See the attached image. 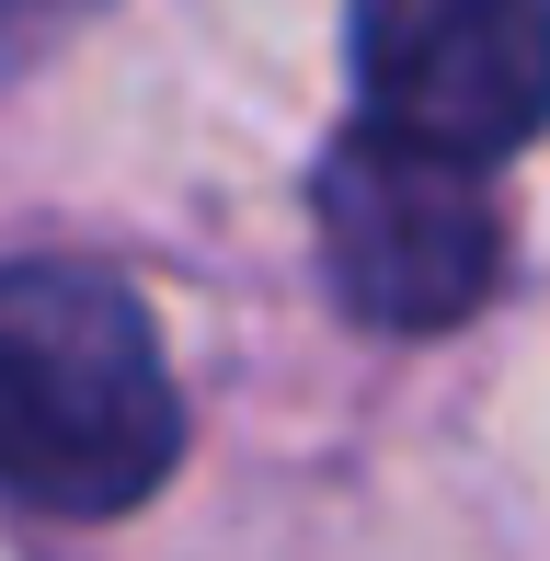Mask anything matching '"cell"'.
<instances>
[{"instance_id": "obj_1", "label": "cell", "mask_w": 550, "mask_h": 561, "mask_svg": "<svg viewBox=\"0 0 550 561\" xmlns=\"http://www.w3.org/2000/svg\"><path fill=\"white\" fill-rule=\"evenodd\" d=\"M184 458V390L138 287L104 264H0V481L46 516H127Z\"/></svg>"}, {"instance_id": "obj_2", "label": "cell", "mask_w": 550, "mask_h": 561, "mask_svg": "<svg viewBox=\"0 0 550 561\" xmlns=\"http://www.w3.org/2000/svg\"><path fill=\"white\" fill-rule=\"evenodd\" d=\"M367 138L493 172L550 138V0H356Z\"/></svg>"}, {"instance_id": "obj_4", "label": "cell", "mask_w": 550, "mask_h": 561, "mask_svg": "<svg viewBox=\"0 0 550 561\" xmlns=\"http://www.w3.org/2000/svg\"><path fill=\"white\" fill-rule=\"evenodd\" d=\"M23 12H58V0H0V23H23Z\"/></svg>"}, {"instance_id": "obj_3", "label": "cell", "mask_w": 550, "mask_h": 561, "mask_svg": "<svg viewBox=\"0 0 550 561\" xmlns=\"http://www.w3.org/2000/svg\"><path fill=\"white\" fill-rule=\"evenodd\" d=\"M321 264L379 333H459L505 275V207L482 172L344 126L321 161Z\"/></svg>"}]
</instances>
